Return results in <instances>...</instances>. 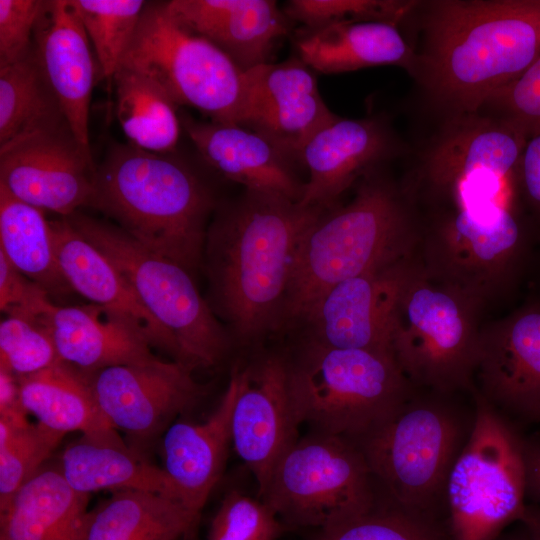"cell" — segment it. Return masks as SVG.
I'll list each match as a JSON object with an SVG mask.
<instances>
[{"mask_svg":"<svg viewBox=\"0 0 540 540\" xmlns=\"http://www.w3.org/2000/svg\"><path fill=\"white\" fill-rule=\"evenodd\" d=\"M418 263L413 255L334 285L307 309L292 330L332 348L392 353L396 303Z\"/></svg>","mask_w":540,"mask_h":540,"instance_id":"14","label":"cell"},{"mask_svg":"<svg viewBox=\"0 0 540 540\" xmlns=\"http://www.w3.org/2000/svg\"><path fill=\"white\" fill-rule=\"evenodd\" d=\"M323 208L244 189L208 227L204 250L213 310L232 339L253 345L282 331L298 245Z\"/></svg>","mask_w":540,"mask_h":540,"instance_id":"1","label":"cell"},{"mask_svg":"<svg viewBox=\"0 0 540 540\" xmlns=\"http://www.w3.org/2000/svg\"><path fill=\"white\" fill-rule=\"evenodd\" d=\"M59 468L66 481L81 493L138 490L181 501L164 469L149 463L117 430L82 435L71 442L61 454Z\"/></svg>","mask_w":540,"mask_h":540,"instance_id":"29","label":"cell"},{"mask_svg":"<svg viewBox=\"0 0 540 540\" xmlns=\"http://www.w3.org/2000/svg\"><path fill=\"white\" fill-rule=\"evenodd\" d=\"M470 430L447 402L411 395L356 443L387 505L439 523L447 478Z\"/></svg>","mask_w":540,"mask_h":540,"instance_id":"6","label":"cell"},{"mask_svg":"<svg viewBox=\"0 0 540 540\" xmlns=\"http://www.w3.org/2000/svg\"><path fill=\"white\" fill-rule=\"evenodd\" d=\"M245 75L242 126L261 134L299 162L311 137L338 117L321 97L314 70L294 56L259 65Z\"/></svg>","mask_w":540,"mask_h":540,"instance_id":"18","label":"cell"},{"mask_svg":"<svg viewBox=\"0 0 540 540\" xmlns=\"http://www.w3.org/2000/svg\"><path fill=\"white\" fill-rule=\"evenodd\" d=\"M261 497L282 522L320 530L377 505L374 478L358 444L316 431L285 453Z\"/></svg>","mask_w":540,"mask_h":540,"instance_id":"11","label":"cell"},{"mask_svg":"<svg viewBox=\"0 0 540 540\" xmlns=\"http://www.w3.org/2000/svg\"><path fill=\"white\" fill-rule=\"evenodd\" d=\"M521 522L533 540H540V506H527Z\"/></svg>","mask_w":540,"mask_h":540,"instance_id":"47","label":"cell"},{"mask_svg":"<svg viewBox=\"0 0 540 540\" xmlns=\"http://www.w3.org/2000/svg\"><path fill=\"white\" fill-rule=\"evenodd\" d=\"M238 389L237 368L219 405L205 421L176 422L163 434L162 468L181 501L199 513L223 473L232 443L231 419Z\"/></svg>","mask_w":540,"mask_h":540,"instance_id":"25","label":"cell"},{"mask_svg":"<svg viewBox=\"0 0 540 540\" xmlns=\"http://www.w3.org/2000/svg\"><path fill=\"white\" fill-rule=\"evenodd\" d=\"M440 523L377 504L369 512L320 530L317 540H446Z\"/></svg>","mask_w":540,"mask_h":540,"instance_id":"37","label":"cell"},{"mask_svg":"<svg viewBox=\"0 0 540 540\" xmlns=\"http://www.w3.org/2000/svg\"><path fill=\"white\" fill-rule=\"evenodd\" d=\"M0 251L23 275L49 294L72 291L56 256L54 240L43 210L0 187Z\"/></svg>","mask_w":540,"mask_h":540,"instance_id":"33","label":"cell"},{"mask_svg":"<svg viewBox=\"0 0 540 540\" xmlns=\"http://www.w3.org/2000/svg\"><path fill=\"white\" fill-rule=\"evenodd\" d=\"M60 361L54 341L40 321L11 315L1 321V369L21 377Z\"/></svg>","mask_w":540,"mask_h":540,"instance_id":"39","label":"cell"},{"mask_svg":"<svg viewBox=\"0 0 540 540\" xmlns=\"http://www.w3.org/2000/svg\"><path fill=\"white\" fill-rule=\"evenodd\" d=\"M67 218L114 264L172 335L178 363L195 370L223 360L232 337L200 295L190 271L144 247L119 227L76 213Z\"/></svg>","mask_w":540,"mask_h":540,"instance_id":"7","label":"cell"},{"mask_svg":"<svg viewBox=\"0 0 540 540\" xmlns=\"http://www.w3.org/2000/svg\"><path fill=\"white\" fill-rule=\"evenodd\" d=\"M420 239L407 191L378 168L369 171L348 203L324 209L302 236L282 331L334 285L413 256Z\"/></svg>","mask_w":540,"mask_h":540,"instance_id":"3","label":"cell"},{"mask_svg":"<svg viewBox=\"0 0 540 540\" xmlns=\"http://www.w3.org/2000/svg\"><path fill=\"white\" fill-rule=\"evenodd\" d=\"M283 528L266 502L232 491L211 520L208 540H275Z\"/></svg>","mask_w":540,"mask_h":540,"instance_id":"40","label":"cell"},{"mask_svg":"<svg viewBox=\"0 0 540 540\" xmlns=\"http://www.w3.org/2000/svg\"><path fill=\"white\" fill-rule=\"evenodd\" d=\"M192 371L176 361L157 358L89 374L102 412L116 430L125 434L128 445L141 453L203 394Z\"/></svg>","mask_w":540,"mask_h":540,"instance_id":"15","label":"cell"},{"mask_svg":"<svg viewBox=\"0 0 540 540\" xmlns=\"http://www.w3.org/2000/svg\"><path fill=\"white\" fill-rule=\"evenodd\" d=\"M89 499L60 468H41L0 508V540H86Z\"/></svg>","mask_w":540,"mask_h":540,"instance_id":"28","label":"cell"},{"mask_svg":"<svg viewBox=\"0 0 540 540\" xmlns=\"http://www.w3.org/2000/svg\"><path fill=\"white\" fill-rule=\"evenodd\" d=\"M64 130L70 127L32 46L24 58L0 67V148Z\"/></svg>","mask_w":540,"mask_h":540,"instance_id":"32","label":"cell"},{"mask_svg":"<svg viewBox=\"0 0 540 540\" xmlns=\"http://www.w3.org/2000/svg\"><path fill=\"white\" fill-rule=\"evenodd\" d=\"M33 49L75 139L91 153L89 110L95 66L73 0L44 1L34 28Z\"/></svg>","mask_w":540,"mask_h":540,"instance_id":"19","label":"cell"},{"mask_svg":"<svg viewBox=\"0 0 540 540\" xmlns=\"http://www.w3.org/2000/svg\"><path fill=\"white\" fill-rule=\"evenodd\" d=\"M27 415L22 405L17 377L0 368V419L22 422L28 420Z\"/></svg>","mask_w":540,"mask_h":540,"instance_id":"45","label":"cell"},{"mask_svg":"<svg viewBox=\"0 0 540 540\" xmlns=\"http://www.w3.org/2000/svg\"><path fill=\"white\" fill-rule=\"evenodd\" d=\"M502 118L527 137L540 132V56L517 78L498 90L480 110ZM479 110V111H480Z\"/></svg>","mask_w":540,"mask_h":540,"instance_id":"41","label":"cell"},{"mask_svg":"<svg viewBox=\"0 0 540 540\" xmlns=\"http://www.w3.org/2000/svg\"><path fill=\"white\" fill-rule=\"evenodd\" d=\"M181 125L202 158L245 189L271 192L300 202L305 182L291 158L261 134L236 124L183 117Z\"/></svg>","mask_w":540,"mask_h":540,"instance_id":"24","label":"cell"},{"mask_svg":"<svg viewBox=\"0 0 540 540\" xmlns=\"http://www.w3.org/2000/svg\"><path fill=\"white\" fill-rule=\"evenodd\" d=\"M532 420L540 421V409L533 415Z\"/></svg>","mask_w":540,"mask_h":540,"instance_id":"49","label":"cell"},{"mask_svg":"<svg viewBox=\"0 0 540 540\" xmlns=\"http://www.w3.org/2000/svg\"><path fill=\"white\" fill-rule=\"evenodd\" d=\"M91 205L149 250L190 272L200 265L215 202L182 160L116 145L96 171Z\"/></svg>","mask_w":540,"mask_h":540,"instance_id":"4","label":"cell"},{"mask_svg":"<svg viewBox=\"0 0 540 540\" xmlns=\"http://www.w3.org/2000/svg\"><path fill=\"white\" fill-rule=\"evenodd\" d=\"M44 1L0 0V67L24 58Z\"/></svg>","mask_w":540,"mask_h":540,"instance_id":"42","label":"cell"},{"mask_svg":"<svg viewBox=\"0 0 540 540\" xmlns=\"http://www.w3.org/2000/svg\"><path fill=\"white\" fill-rule=\"evenodd\" d=\"M395 151V140L381 120L338 116L315 133L300 153L308 180L299 203L323 209L338 204L347 189Z\"/></svg>","mask_w":540,"mask_h":540,"instance_id":"21","label":"cell"},{"mask_svg":"<svg viewBox=\"0 0 540 540\" xmlns=\"http://www.w3.org/2000/svg\"><path fill=\"white\" fill-rule=\"evenodd\" d=\"M526 493L540 506V440H524Z\"/></svg>","mask_w":540,"mask_h":540,"instance_id":"46","label":"cell"},{"mask_svg":"<svg viewBox=\"0 0 540 540\" xmlns=\"http://www.w3.org/2000/svg\"><path fill=\"white\" fill-rule=\"evenodd\" d=\"M287 360L297 419L316 432L356 442L411 396L390 352L332 348L301 337L297 355Z\"/></svg>","mask_w":540,"mask_h":540,"instance_id":"5","label":"cell"},{"mask_svg":"<svg viewBox=\"0 0 540 540\" xmlns=\"http://www.w3.org/2000/svg\"><path fill=\"white\" fill-rule=\"evenodd\" d=\"M73 1L101 74L111 81L121 65L147 3L141 0Z\"/></svg>","mask_w":540,"mask_h":540,"instance_id":"35","label":"cell"},{"mask_svg":"<svg viewBox=\"0 0 540 540\" xmlns=\"http://www.w3.org/2000/svg\"><path fill=\"white\" fill-rule=\"evenodd\" d=\"M418 5L417 1L396 0H291L284 12L305 28L371 20L399 24Z\"/></svg>","mask_w":540,"mask_h":540,"instance_id":"38","label":"cell"},{"mask_svg":"<svg viewBox=\"0 0 540 540\" xmlns=\"http://www.w3.org/2000/svg\"><path fill=\"white\" fill-rule=\"evenodd\" d=\"M39 321L48 329L60 360L88 373L157 359L143 334L97 304L53 303Z\"/></svg>","mask_w":540,"mask_h":540,"instance_id":"26","label":"cell"},{"mask_svg":"<svg viewBox=\"0 0 540 540\" xmlns=\"http://www.w3.org/2000/svg\"><path fill=\"white\" fill-rule=\"evenodd\" d=\"M528 202L540 212V132L527 139L517 172Z\"/></svg>","mask_w":540,"mask_h":540,"instance_id":"44","label":"cell"},{"mask_svg":"<svg viewBox=\"0 0 540 540\" xmlns=\"http://www.w3.org/2000/svg\"><path fill=\"white\" fill-rule=\"evenodd\" d=\"M60 270L72 290L143 334L151 347L177 362L178 349L168 330L146 309L114 264L68 220L50 222Z\"/></svg>","mask_w":540,"mask_h":540,"instance_id":"22","label":"cell"},{"mask_svg":"<svg viewBox=\"0 0 540 540\" xmlns=\"http://www.w3.org/2000/svg\"><path fill=\"white\" fill-rule=\"evenodd\" d=\"M156 82L176 105L243 124L246 75L209 40L180 24L166 2L146 4L121 65Z\"/></svg>","mask_w":540,"mask_h":540,"instance_id":"10","label":"cell"},{"mask_svg":"<svg viewBox=\"0 0 540 540\" xmlns=\"http://www.w3.org/2000/svg\"><path fill=\"white\" fill-rule=\"evenodd\" d=\"M96 171L92 154L71 130L34 135L0 148V187L65 217L91 205Z\"/></svg>","mask_w":540,"mask_h":540,"instance_id":"17","label":"cell"},{"mask_svg":"<svg viewBox=\"0 0 540 540\" xmlns=\"http://www.w3.org/2000/svg\"><path fill=\"white\" fill-rule=\"evenodd\" d=\"M425 6L411 74L452 115L478 112L540 56V0Z\"/></svg>","mask_w":540,"mask_h":540,"instance_id":"2","label":"cell"},{"mask_svg":"<svg viewBox=\"0 0 540 540\" xmlns=\"http://www.w3.org/2000/svg\"><path fill=\"white\" fill-rule=\"evenodd\" d=\"M475 375L494 407L533 417L540 409V308L481 327Z\"/></svg>","mask_w":540,"mask_h":540,"instance_id":"20","label":"cell"},{"mask_svg":"<svg viewBox=\"0 0 540 540\" xmlns=\"http://www.w3.org/2000/svg\"><path fill=\"white\" fill-rule=\"evenodd\" d=\"M524 440L479 392L470 433L445 487L452 540H494L521 521L525 505Z\"/></svg>","mask_w":540,"mask_h":540,"instance_id":"9","label":"cell"},{"mask_svg":"<svg viewBox=\"0 0 540 540\" xmlns=\"http://www.w3.org/2000/svg\"><path fill=\"white\" fill-rule=\"evenodd\" d=\"M420 241L425 273L482 308L508 280L519 257L522 230L511 208L451 209Z\"/></svg>","mask_w":540,"mask_h":540,"instance_id":"13","label":"cell"},{"mask_svg":"<svg viewBox=\"0 0 540 540\" xmlns=\"http://www.w3.org/2000/svg\"><path fill=\"white\" fill-rule=\"evenodd\" d=\"M64 436L38 422L0 419V508L43 468Z\"/></svg>","mask_w":540,"mask_h":540,"instance_id":"36","label":"cell"},{"mask_svg":"<svg viewBox=\"0 0 540 540\" xmlns=\"http://www.w3.org/2000/svg\"><path fill=\"white\" fill-rule=\"evenodd\" d=\"M49 293L15 268L0 251V308L6 315L38 320L53 304Z\"/></svg>","mask_w":540,"mask_h":540,"instance_id":"43","label":"cell"},{"mask_svg":"<svg viewBox=\"0 0 540 540\" xmlns=\"http://www.w3.org/2000/svg\"><path fill=\"white\" fill-rule=\"evenodd\" d=\"M480 307L434 281L419 262L394 311L392 353L411 385L447 395L472 388Z\"/></svg>","mask_w":540,"mask_h":540,"instance_id":"8","label":"cell"},{"mask_svg":"<svg viewBox=\"0 0 540 540\" xmlns=\"http://www.w3.org/2000/svg\"><path fill=\"white\" fill-rule=\"evenodd\" d=\"M527 139L515 125L491 114L452 115L423 156L422 182L452 209L511 208Z\"/></svg>","mask_w":540,"mask_h":540,"instance_id":"12","label":"cell"},{"mask_svg":"<svg viewBox=\"0 0 540 540\" xmlns=\"http://www.w3.org/2000/svg\"><path fill=\"white\" fill-rule=\"evenodd\" d=\"M17 379L24 409L41 425L65 435L116 430L96 400L88 372L60 361Z\"/></svg>","mask_w":540,"mask_h":540,"instance_id":"30","label":"cell"},{"mask_svg":"<svg viewBox=\"0 0 540 540\" xmlns=\"http://www.w3.org/2000/svg\"><path fill=\"white\" fill-rule=\"evenodd\" d=\"M494 540H533V539L530 536V534L527 532V530L524 528V530L520 532L501 534Z\"/></svg>","mask_w":540,"mask_h":540,"instance_id":"48","label":"cell"},{"mask_svg":"<svg viewBox=\"0 0 540 540\" xmlns=\"http://www.w3.org/2000/svg\"><path fill=\"white\" fill-rule=\"evenodd\" d=\"M297 56L314 71L336 74L378 65H397L412 73L415 51L398 24L352 21L295 34Z\"/></svg>","mask_w":540,"mask_h":540,"instance_id":"27","label":"cell"},{"mask_svg":"<svg viewBox=\"0 0 540 540\" xmlns=\"http://www.w3.org/2000/svg\"><path fill=\"white\" fill-rule=\"evenodd\" d=\"M175 19L204 37L244 72L270 63L290 20L272 0H173L166 2Z\"/></svg>","mask_w":540,"mask_h":540,"instance_id":"23","label":"cell"},{"mask_svg":"<svg viewBox=\"0 0 540 540\" xmlns=\"http://www.w3.org/2000/svg\"><path fill=\"white\" fill-rule=\"evenodd\" d=\"M299 425L290 396L286 355L265 354L239 370L232 444L254 475L260 496L279 461L298 440Z\"/></svg>","mask_w":540,"mask_h":540,"instance_id":"16","label":"cell"},{"mask_svg":"<svg viewBox=\"0 0 540 540\" xmlns=\"http://www.w3.org/2000/svg\"><path fill=\"white\" fill-rule=\"evenodd\" d=\"M199 514L162 494L116 491L91 510L86 540H178L196 525Z\"/></svg>","mask_w":540,"mask_h":540,"instance_id":"31","label":"cell"},{"mask_svg":"<svg viewBox=\"0 0 540 540\" xmlns=\"http://www.w3.org/2000/svg\"><path fill=\"white\" fill-rule=\"evenodd\" d=\"M112 80L116 116L130 144L153 153L172 152L182 126L177 105L156 82L131 68L120 66Z\"/></svg>","mask_w":540,"mask_h":540,"instance_id":"34","label":"cell"}]
</instances>
